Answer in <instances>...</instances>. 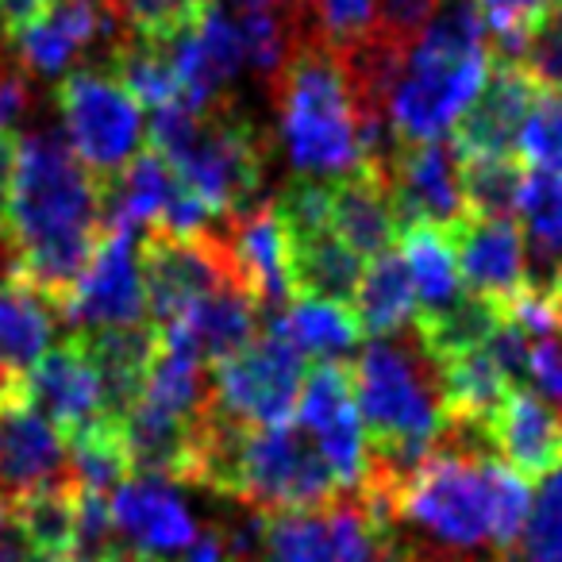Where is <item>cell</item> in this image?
<instances>
[{"label": "cell", "instance_id": "cell-1", "mask_svg": "<svg viewBox=\"0 0 562 562\" xmlns=\"http://www.w3.org/2000/svg\"><path fill=\"white\" fill-rule=\"evenodd\" d=\"M4 227L12 239V273L32 281L63 308L66 293L101 243L97 181L55 127L24 135L16 150Z\"/></svg>", "mask_w": 562, "mask_h": 562}, {"label": "cell", "instance_id": "cell-2", "mask_svg": "<svg viewBox=\"0 0 562 562\" xmlns=\"http://www.w3.org/2000/svg\"><path fill=\"white\" fill-rule=\"evenodd\" d=\"M351 374L370 447V474L362 490L393 497V490L428 459L447 428L436 362L424 355L416 336L374 339Z\"/></svg>", "mask_w": 562, "mask_h": 562}, {"label": "cell", "instance_id": "cell-3", "mask_svg": "<svg viewBox=\"0 0 562 562\" xmlns=\"http://www.w3.org/2000/svg\"><path fill=\"white\" fill-rule=\"evenodd\" d=\"M196 485L216 490L262 516L305 513L339 497V477L305 428H232L204 405Z\"/></svg>", "mask_w": 562, "mask_h": 562}, {"label": "cell", "instance_id": "cell-4", "mask_svg": "<svg viewBox=\"0 0 562 562\" xmlns=\"http://www.w3.org/2000/svg\"><path fill=\"white\" fill-rule=\"evenodd\" d=\"M490 74V27L477 0H439L436 16L408 47L390 93L393 143H431L462 116Z\"/></svg>", "mask_w": 562, "mask_h": 562}, {"label": "cell", "instance_id": "cell-5", "mask_svg": "<svg viewBox=\"0 0 562 562\" xmlns=\"http://www.w3.org/2000/svg\"><path fill=\"white\" fill-rule=\"evenodd\" d=\"M278 101V132L285 143L293 170L301 178H347L362 166L359 147V109L344 58L324 35L293 32L285 66L273 78Z\"/></svg>", "mask_w": 562, "mask_h": 562}, {"label": "cell", "instance_id": "cell-6", "mask_svg": "<svg viewBox=\"0 0 562 562\" xmlns=\"http://www.w3.org/2000/svg\"><path fill=\"white\" fill-rule=\"evenodd\" d=\"M166 162L216 216H235L250 209L255 193L262 189L270 143L255 127V120L243 116L227 97H220L196 109L193 132Z\"/></svg>", "mask_w": 562, "mask_h": 562}, {"label": "cell", "instance_id": "cell-7", "mask_svg": "<svg viewBox=\"0 0 562 562\" xmlns=\"http://www.w3.org/2000/svg\"><path fill=\"white\" fill-rule=\"evenodd\" d=\"M281 313H262L255 344L212 367L209 416L232 424V428L290 424L301 397V382H305V355L290 344L281 328Z\"/></svg>", "mask_w": 562, "mask_h": 562}, {"label": "cell", "instance_id": "cell-8", "mask_svg": "<svg viewBox=\"0 0 562 562\" xmlns=\"http://www.w3.org/2000/svg\"><path fill=\"white\" fill-rule=\"evenodd\" d=\"M135 266H139L143 301L155 328H170L193 301L209 293L227 285L243 290L220 232L173 235L162 227H147L135 243Z\"/></svg>", "mask_w": 562, "mask_h": 562}, {"label": "cell", "instance_id": "cell-9", "mask_svg": "<svg viewBox=\"0 0 562 562\" xmlns=\"http://www.w3.org/2000/svg\"><path fill=\"white\" fill-rule=\"evenodd\" d=\"M66 139L93 178L116 173L139 150L143 112L109 70H70L55 89Z\"/></svg>", "mask_w": 562, "mask_h": 562}, {"label": "cell", "instance_id": "cell-10", "mask_svg": "<svg viewBox=\"0 0 562 562\" xmlns=\"http://www.w3.org/2000/svg\"><path fill=\"white\" fill-rule=\"evenodd\" d=\"M397 524L378 516L362 497L331 501L305 513L266 516V562H374Z\"/></svg>", "mask_w": 562, "mask_h": 562}, {"label": "cell", "instance_id": "cell-11", "mask_svg": "<svg viewBox=\"0 0 562 562\" xmlns=\"http://www.w3.org/2000/svg\"><path fill=\"white\" fill-rule=\"evenodd\" d=\"M297 413H301V428L316 439L328 467L336 470L339 490H347L355 497L367 485L370 447L359 420V405H355L351 367L347 362H321L301 382Z\"/></svg>", "mask_w": 562, "mask_h": 562}, {"label": "cell", "instance_id": "cell-12", "mask_svg": "<svg viewBox=\"0 0 562 562\" xmlns=\"http://www.w3.org/2000/svg\"><path fill=\"white\" fill-rule=\"evenodd\" d=\"M378 170L390 186L401 232L408 224H436L454 232L467 220L459 158L451 143H401L385 162H378Z\"/></svg>", "mask_w": 562, "mask_h": 562}, {"label": "cell", "instance_id": "cell-13", "mask_svg": "<svg viewBox=\"0 0 562 562\" xmlns=\"http://www.w3.org/2000/svg\"><path fill=\"white\" fill-rule=\"evenodd\" d=\"M147 316L139 266H135V235H101L93 258L74 281L63 301V321L78 328V336L101 328H124Z\"/></svg>", "mask_w": 562, "mask_h": 562}, {"label": "cell", "instance_id": "cell-14", "mask_svg": "<svg viewBox=\"0 0 562 562\" xmlns=\"http://www.w3.org/2000/svg\"><path fill=\"white\" fill-rule=\"evenodd\" d=\"M20 397H24L50 428H58V436H66V443L78 439L81 431H89L93 424L109 420L101 405V382H97V370H93V362H89L81 336H70L66 344L50 347V351L24 374Z\"/></svg>", "mask_w": 562, "mask_h": 562}, {"label": "cell", "instance_id": "cell-15", "mask_svg": "<svg viewBox=\"0 0 562 562\" xmlns=\"http://www.w3.org/2000/svg\"><path fill=\"white\" fill-rule=\"evenodd\" d=\"M74 485L70 447L24 397L0 405V501Z\"/></svg>", "mask_w": 562, "mask_h": 562}, {"label": "cell", "instance_id": "cell-16", "mask_svg": "<svg viewBox=\"0 0 562 562\" xmlns=\"http://www.w3.org/2000/svg\"><path fill=\"white\" fill-rule=\"evenodd\" d=\"M536 93L539 86L528 78L524 66L490 63V74H485L477 97L451 124V150L459 158L516 155V139H520L524 116H528Z\"/></svg>", "mask_w": 562, "mask_h": 562}, {"label": "cell", "instance_id": "cell-17", "mask_svg": "<svg viewBox=\"0 0 562 562\" xmlns=\"http://www.w3.org/2000/svg\"><path fill=\"white\" fill-rule=\"evenodd\" d=\"M224 247L235 262L243 290L255 297L262 313H281L290 305V235L273 204H250V209L224 216Z\"/></svg>", "mask_w": 562, "mask_h": 562}, {"label": "cell", "instance_id": "cell-18", "mask_svg": "<svg viewBox=\"0 0 562 562\" xmlns=\"http://www.w3.org/2000/svg\"><path fill=\"white\" fill-rule=\"evenodd\" d=\"M170 55L181 81V101L189 109H204V104L220 101L224 89L247 66L239 20L227 9H220V4H209L201 12V20L170 43Z\"/></svg>", "mask_w": 562, "mask_h": 562}, {"label": "cell", "instance_id": "cell-19", "mask_svg": "<svg viewBox=\"0 0 562 562\" xmlns=\"http://www.w3.org/2000/svg\"><path fill=\"white\" fill-rule=\"evenodd\" d=\"M459 273L470 293L493 301L508 313L524 293V270H528V247L516 220H477L467 216L451 232Z\"/></svg>", "mask_w": 562, "mask_h": 562}, {"label": "cell", "instance_id": "cell-20", "mask_svg": "<svg viewBox=\"0 0 562 562\" xmlns=\"http://www.w3.org/2000/svg\"><path fill=\"white\" fill-rule=\"evenodd\" d=\"M112 528L143 554H186L196 539V524L173 482L150 474H132L112 493Z\"/></svg>", "mask_w": 562, "mask_h": 562}, {"label": "cell", "instance_id": "cell-21", "mask_svg": "<svg viewBox=\"0 0 562 562\" xmlns=\"http://www.w3.org/2000/svg\"><path fill=\"white\" fill-rule=\"evenodd\" d=\"M262 328V308L255 305L247 290H216L209 297L193 301L170 328H158L162 339L178 344L181 351H189L196 362H227L232 355H239L243 347H250Z\"/></svg>", "mask_w": 562, "mask_h": 562}, {"label": "cell", "instance_id": "cell-22", "mask_svg": "<svg viewBox=\"0 0 562 562\" xmlns=\"http://www.w3.org/2000/svg\"><path fill=\"white\" fill-rule=\"evenodd\" d=\"M485 439L524 482L551 477L554 470H562V413H554L531 390L508 393L501 413L485 428Z\"/></svg>", "mask_w": 562, "mask_h": 562}, {"label": "cell", "instance_id": "cell-23", "mask_svg": "<svg viewBox=\"0 0 562 562\" xmlns=\"http://www.w3.org/2000/svg\"><path fill=\"white\" fill-rule=\"evenodd\" d=\"M328 227L339 243H347L359 258H378L393 250L401 224L390 186L374 162H362L347 178L328 181Z\"/></svg>", "mask_w": 562, "mask_h": 562}, {"label": "cell", "instance_id": "cell-24", "mask_svg": "<svg viewBox=\"0 0 562 562\" xmlns=\"http://www.w3.org/2000/svg\"><path fill=\"white\" fill-rule=\"evenodd\" d=\"M86 355L101 382V405L109 420H124L143 397V385L155 367V355L162 347V331L155 324H124V328H101L81 336Z\"/></svg>", "mask_w": 562, "mask_h": 562}, {"label": "cell", "instance_id": "cell-25", "mask_svg": "<svg viewBox=\"0 0 562 562\" xmlns=\"http://www.w3.org/2000/svg\"><path fill=\"white\" fill-rule=\"evenodd\" d=\"M63 321L58 301H50L43 290L20 273L0 278V362L16 370L20 378L50 351V339Z\"/></svg>", "mask_w": 562, "mask_h": 562}, {"label": "cell", "instance_id": "cell-26", "mask_svg": "<svg viewBox=\"0 0 562 562\" xmlns=\"http://www.w3.org/2000/svg\"><path fill=\"white\" fill-rule=\"evenodd\" d=\"M362 270H367L362 258L347 243H339L331 235V227L290 235V290L297 297L351 305L355 290H359L362 281Z\"/></svg>", "mask_w": 562, "mask_h": 562}, {"label": "cell", "instance_id": "cell-27", "mask_svg": "<svg viewBox=\"0 0 562 562\" xmlns=\"http://www.w3.org/2000/svg\"><path fill=\"white\" fill-rule=\"evenodd\" d=\"M436 374L447 424H467V428L477 431L490 428V420L501 413L505 397L513 393V382H508L505 370L497 367V359L485 347H474V351L439 362Z\"/></svg>", "mask_w": 562, "mask_h": 562}, {"label": "cell", "instance_id": "cell-28", "mask_svg": "<svg viewBox=\"0 0 562 562\" xmlns=\"http://www.w3.org/2000/svg\"><path fill=\"white\" fill-rule=\"evenodd\" d=\"M416 344L424 347L431 362H447L454 355H467L474 347H485L490 336L505 321V308L493 301L477 297V293H459L451 305L436 308V313H416Z\"/></svg>", "mask_w": 562, "mask_h": 562}, {"label": "cell", "instance_id": "cell-29", "mask_svg": "<svg viewBox=\"0 0 562 562\" xmlns=\"http://www.w3.org/2000/svg\"><path fill=\"white\" fill-rule=\"evenodd\" d=\"M401 258L408 266L413 297L420 305L416 313H436L462 293L459 255H454V239L447 227L408 224L401 232Z\"/></svg>", "mask_w": 562, "mask_h": 562}, {"label": "cell", "instance_id": "cell-30", "mask_svg": "<svg viewBox=\"0 0 562 562\" xmlns=\"http://www.w3.org/2000/svg\"><path fill=\"white\" fill-rule=\"evenodd\" d=\"M351 305L362 336H374V339L393 336V331H401L413 321L416 316L413 281H408V266L397 250H385V255L370 258Z\"/></svg>", "mask_w": 562, "mask_h": 562}, {"label": "cell", "instance_id": "cell-31", "mask_svg": "<svg viewBox=\"0 0 562 562\" xmlns=\"http://www.w3.org/2000/svg\"><path fill=\"white\" fill-rule=\"evenodd\" d=\"M104 55H109L104 70L135 97V104L158 112V109H166V104L181 101V81H178V70H173L170 43H150V40H139V35L124 32Z\"/></svg>", "mask_w": 562, "mask_h": 562}, {"label": "cell", "instance_id": "cell-32", "mask_svg": "<svg viewBox=\"0 0 562 562\" xmlns=\"http://www.w3.org/2000/svg\"><path fill=\"white\" fill-rule=\"evenodd\" d=\"M281 328H285L290 344L305 359H321V362H347L344 355H351L362 339V328L351 308L336 305V301H313V297H297L293 305H285Z\"/></svg>", "mask_w": 562, "mask_h": 562}, {"label": "cell", "instance_id": "cell-33", "mask_svg": "<svg viewBox=\"0 0 562 562\" xmlns=\"http://www.w3.org/2000/svg\"><path fill=\"white\" fill-rule=\"evenodd\" d=\"M524 173L528 170L516 162V155L459 158V181H462V201H467V216L513 220L516 204H520Z\"/></svg>", "mask_w": 562, "mask_h": 562}, {"label": "cell", "instance_id": "cell-34", "mask_svg": "<svg viewBox=\"0 0 562 562\" xmlns=\"http://www.w3.org/2000/svg\"><path fill=\"white\" fill-rule=\"evenodd\" d=\"M20 528L40 559L63 562L74 543V516H78V485H58V490L32 493L24 501H12Z\"/></svg>", "mask_w": 562, "mask_h": 562}, {"label": "cell", "instance_id": "cell-35", "mask_svg": "<svg viewBox=\"0 0 562 562\" xmlns=\"http://www.w3.org/2000/svg\"><path fill=\"white\" fill-rule=\"evenodd\" d=\"M70 474L74 485L86 493H116L120 485L132 477V462L124 451V436H120L116 420H101L78 439H70Z\"/></svg>", "mask_w": 562, "mask_h": 562}, {"label": "cell", "instance_id": "cell-36", "mask_svg": "<svg viewBox=\"0 0 562 562\" xmlns=\"http://www.w3.org/2000/svg\"><path fill=\"white\" fill-rule=\"evenodd\" d=\"M112 4L132 35L150 43H173L201 20L212 0H112Z\"/></svg>", "mask_w": 562, "mask_h": 562}, {"label": "cell", "instance_id": "cell-37", "mask_svg": "<svg viewBox=\"0 0 562 562\" xmlns=\"http://www.w3.org/2000/svg\"><path fill=\"white\" fill-rule=\"evenodd\" d=\"M516 150H520L536 170L562 178V93L539 89L528 116H524Z\"/></svg>", "mask_w": 562, "mask_h": 562}, {"label": "cell", "instance_id": "cell-38", "mask_svg": "<svg viewBox=\"0 0 562 562\" xmlns=\"http://www.w3.org/2000/svg\"><path fill=\"white\" fill-rule=\"evenodd\" d=\"M520 562H562V470L539 490L520 528Z\"/></svg>", "mask_w": 562, "mask_h": 562}, {"label": "cell", "instance_id": "cell-39", "mask_svg": "<svg viewBox=\"0 0 562 562\" xmlns=\"http://www.w3.org/2000/svg\"><path fill=\"white\" fill-rule=\"evenodd\" d=\"M297 16L313 20V32L331 47H347L370 35L374 27V0H297Z\"/></svg>", "mask_w": 562, "mask_h": 562}, {"label": "cell", "instance_id": "cell-40", "mask_svg": "<svg viewBox=\"0 0 562 562\" xmlns=\"http://www.w3.org/2000/svg\"><path fill=\"white\" fill-rule=\"evenodd\" d=\"M520 66L539 89L562 93V0H554L551 9L531 24V40Z\"/></svg>", "mask_w": 562, "mask_h": 562}, {"label": "cell", "instance_id": "cell-41", "mask_svg": "<svg viewBox=\"0 0 562 562\" xmlns=\"http://www.w3.org/2000/svg\"><path fill=\"white\" fill-rule=\"evenodd\" d=\"M436 9L439 0H374V27L370 32L408 50L420 40L428 20L436 16Z\"/></svg>", "mask_w": 562, "mask_h": 562}, {"label": "cell", "instance_id": "cell-42", "mask_svg": "<svg viewBox=\"0 0 562 562\" xmlns=\"http://www.w3.org/2000/svg\"><path fill=\"white\" fill-rule=\"evenodd\" d=\"M528 382L536 385L547 401H554V405L562 408V328L531 339Z\"/></svg>", "mask_w": 562, "mask_h": 562}, {"label": "cell", "instance_id": "cell-43", "mask_svg": "<svg viewBox=\"0 0 562 562\" xmlns=\"http://www.w3.org/2000/svg\"><path fill=\"white\" fill-rule=\"evenodd\" d=\"M32 104V86H27V70L20 63L0 70V127H12Z\"/></svg>", "mask_w": 562, "mask_h": 562}, {"label": "cell", "instance_id": "cell-44", "mask_svg": "<svg viewBox=\"0 0 562 562\" xmlns=\"http://www.w3.org/2000/svg\"><path fill=\"white\" fill-rule=\"evenodd\" d=\"M554 0H477V9L485 16V27H505V24H536Z\"/></svg>", "mask_w": 562, "mask_h": 562}, {"label": "cell", "instance_id": "cell-45", "mask_svg": "<svg viewBox=\"0 0 562 562\" xmlns=\"http://www.w3.org/2000/svg\"><path fill=\"white\" fill-rule=\"evenodd\" d=\"M0 562H47L32 551V543H27L9 501H0Z\"/></svg>", "mask_w": 562, "mask_h": 562}, {"label": "cell", "instance_id": "cell-46", "mask_svg": "<svg viewBox=\"0 0 562 562\" xmlns=\"http://www.w3.org/2000/svg\"><path fill=\"white\" fill-rule=\"evenodd\" d=\"M50 4H55V0H0V24H4L9 35H16V32H24L27 24H35Z\"/></svg>", "mask_w": 562, "mask_h": 562}, {"label": "cell", "instance_id": "cell-47", "mask_svg": "<svg viewBox=\"0 0 562 562\" xmlns=\"http://www.w3.org/2000/svg\"><path fill=\"white\" fill-rule=\"evenodd\" d=\"M16 150H20V139L9 132V127H0V209H4V201H9L12 173H16Z\"/></svg>", "mask_w": 562, "mask_h": 562}, {"label": "cell", "instance_id": "cell-48", "mask_svg": "<svg viewBox=\"0 0 562 562\" xmlns=\"http://www.w3.org/2000/svg\"><path fill=\"white\" fill-rule=\"evenodd\" d=\"M181 562H227L224 536H220V531H204V536H196Z\"/></svg>", "mask_w": 562, "mask_h": 562}, {"label": "cell", "instance_id": "cell-49", "mask_svg": "<svg viewBox=\"0 0 562 562\" xmlns=\"http://www.w3.org/2000/svg\"><path fill=\"white\" fill-rule=\"evenodd\" d=\"M243 12H278V9H285V12H297V0H235Z\"/></svg>", "mask_w": 562, "mask_h": 562}, {"label": "cell", "instance_id": "cell-50", "mask_svg": "<svg viewBox=\"0 0 562 562\" xmlns=\"http://www.w3.org/2000/svg\"><path fill=\"white\" fill-rule=\"evenodd\" d=\"M20 382H24V378L0 362V405H4V401H16L20 397Z\"/></svg>", "mask_w": 562, "mask_h": 562}, {"label": "cell", "instance_id": "cell-51", "mask_svg": "<svg viewBox=\"0 0 562 562\" xmlns=\"http://www.w3.org/2000/svg\"><path fill=\"white\" fill-rule=\"evenodd\" d=\"M12 262H16V255H12L9 227H4V220H0V278H9V273H12Z\"/></svg>", "mask_w": 562, "mask_h": 562}, {"label": "cell", "instance_id": "cell-52", "mask_svg": "<svg viewBox=\"0 0 562 562\" xmlns=\"http://www.w3.org/2000/svg\"><path fill=\"white\" fill-rule=\"evenodd\" d=\"M12 63H16V58H12V35L4 32V24H0V70Z\"/></svg>", "mask_w": 562, "mask_h": 562}]
</instances>
